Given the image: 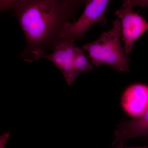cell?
I'll use <instances>...</instances> for the list:
<instances>
[{"label":"cell","mask_w":148,"mask_h":148,"mask_svg":"<svg viewBox=\"0 0 148 148\" xmlns=\"http://www.w3.org/2000/svg\"><path fill=\"white\" fill-rule=\"evenodd\" d=\"M12 10L26 39L20 56L28 62L38 60L47 50L53 51L77 14L63 0H23Z\"/></svg>","instance_id":"1"},{"label":"cell","mask_w":148,"mask_h":148,"mask_svg":"<svg viewBox=\"0 0 148 148\" xmlns=\"http://www.w3.org/2000/svg\"><path fill=\"white\" fill-rule=\"evenodd\" d=\"M121 23L119 19L114 20L109 31L102 32L97 39L82 46L83 50L88 53L90 63L95 67L107 65L116 71H130V58L121 45Z\"/></svg>","instance_id":"2"},{"label":"cell","mask_w":148,"mask_h":148,"mask_svg":"<svg viewBox=\"0 0 148 148\" xmlns=\"http://www.w3.org/2000/svg\"><path fill=\"white\" fill-rule=\"evenodd\" d=\"M110 0H88L83 12L76 21L69 23L64 30L61 41L74 43L83 38L93 25L99 23L106 26V13Z\"/></svg>","instance_id":"3"},{"label":"cell","mask_w":148,"mask_h":148,"mask_svg":"<svg viewBox=\"0 0 148 148\" xmlns=\"http://www.w3.org/2000/svg\"><path fill=\"white\" fill-rule=\"evenodd\" d=\"M133 8L122 5L116 12L117 18L121 23L122 40L127 56L132 52L135 42L148 30V21Z\"/></svg>","instance_id":"4"},{"label":"cell","mask_w":148,"mask_h":148,"mask_svg":"<svg viewBox=\"0 0 148 148\" xmlns=\"http://www.w3.org/2000/svg\"><path fill=\"white\" fill-rule=\"evenodd\" d=\"M78 47L74 43L61 41L49 54L43 53L38 59L43 58L53 63L64 75L67 84L71 85L77 77L74 69V60Z\"/></svg>","instance_id":"5"},{"label":"cell","mask_w":148,"mask_h":148,"mask_svg":"<svg viewBox=\"0 0 148 148\" xmlns=\"http://www.w3.org/2000/svg\"><path fill=\"white\" fill-rule=\"evenodd\" d=\"M121 106L123 112L131 117H138L148 108V85L141 82L128 86L122 93Z\"/></svg>","instance_id":"6"},{"label":"cell","mask_w":148,"mask_h":148,"mask_svg":"<svg viewBox=\"0 0 148 148\" xmlns=\"http://www.w3.org/2000/svg\"><path fill=\"white\" fill-rule=\"evenodd\" d=\"M114 148H123L132 138L148 137V108L142 115L130 120H123L119 123L114 132Z\"/></svg>","instance_id":"7"},{"label":"cell","mask_w":148,"mask_h":148,"mask_svg":"<svg viewBox=\"0 0 148 148\" xmlns=\"http://www.w3.org/2000/svg\"><path fill=\"white\" fill-rule=\"evenodd\" d=\"M84 51L82 49L78 47L74 58V69L77 77L81 74L92 71L93 69V65Z\"/></svg>","instance_id":"8"},{"label":"cell","mask_w":148,"mask_h":148,"mask_svg":"<svg viewBox=\"0 0 148 148\" xmlns=\"http://www.w3.org/2000/svg\"><path fill=\"white\" fill-rule=\"evenodd\" d=\"M23 0H0L1 12L8 10H13Z\"/></svg>","instance_id":"9"},{"label":"cell","mask_w":148,"mask_h":148,"mask_svg":"<svg viewBox=\"0 0 148 148\" xmlns=\"http://www.w3.org/2000/svg\"><path fill=\"white\" fill-rule=\"evenodd\" d=\"M123 5L133 8L136 6L148 7V0H123Z\"/></svg>","instance_id":"10"},{"label":"cell","mask_w":148,"mask_h":148,"mask_svg":"<svg viewBox=\"0 0 148 148\" xmlns=\"http://www.w3.org/2000/svg\"><path fill=\"white\" fill-rule=\"evenodd\" d=\"M64 1L70 6L71 8L75 12H78L79 10L85 6L86 3L88 0H63Z\"/></svg>","instance_id":"11"},{"label":"cell","mask_w":148,"mask_h":148,"mask_svg":"<svg viewBox=\"0 0 148 148\" xmlns=\"http://www.w3.org/2000/svg\"><path fill=\"white\" fill-rule=\"evenodd\" d=\"M10 132H6L3 134L0 138V148H5L8 140L10 137Z\"/></svg>","instance_id":"12"},{"label":"cell","mask_w":148,"mask_h":148,"mask_svg":"<svg viewBox=\"0 0 148 148\" xmlns=\"http://www.w3.org/2000/svg\"><path fill=\"white\" fill-rule=\"evenodd\" d=\"M127 148H148V147H147V146L146 145L145 146H143V147H132Z\"/></svg>","instance_id":"13"},{"label":"cell","mask_w":148,"mask_h":148,"mask_svg":"<svg viewBox=\"0 0 148 148\" xmlns=\"http://www.w3.org/2000/svg\"><path fill=\"white\" fill-rule=\"evenodd\" d=\"M145 142H146V143H147V145H146L147 146V147H148V137H146V138H145Z\"/></svg>","instance_id":"14"}]
</instances>
